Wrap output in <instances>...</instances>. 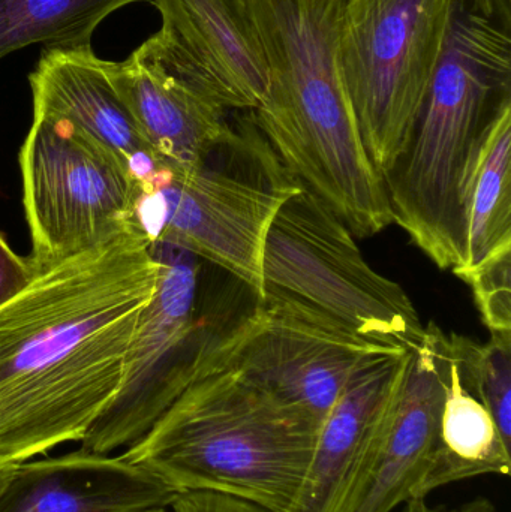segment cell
<instances>
[{
    "label": "cell",
    "mask_w": 511,
    "mask_h": 512,
    "mask_svg": "<svg viewBox=\"0 0 511 512\" xmlns=\"http://www.w3.org/2000/svg\"><path fill=\"white\" fill-rule=\"evenodd\" d=\"M144 231L39 268L0 306V465L80 442L119 390L159 264Z\"/></svg>",
    "instance_id": "1"
},
{
    "label": "cell",
    "mask_w": 511,
    "mask_h": 512,
    "mask_svg": "<svg viewBox=\"0 0 511 512\" xmlns=\"http://www.w3.org/2000/svg\"><path fill=\"white\" fill-rule=\"evenodd\" d=\"M257 303L225 331L200 375L122 456L177 493H216L267 512H290L318 426L243 364L240 351Z\"/></svg>",
    "instance_id": "2"
},
{
    "label": "cell",
    "mask_w": 511,
    "mask_h": 512,
    "mask_svg": "<svg viewBox=\"0 0 511 512\" xmlns=\"http://www.w3.org/2000/svg\"><path fill=\"white\" fill-rule=\"evenodd\" d=\"M266 56L255 110L264 137L297 179L354 237L393 224L383 176L372 164L339 60L347 0H248Z\"/></svg>",
    "instance_id": "3"
},
{
    "label": "cell",
    "mask_w": 511,
    "mask_h": 512,
    "mask_svg": "<svg viewBox=\"0 0 511 512\" xmlns=\"http://www.w3.org/2000/svg\"><path fill=\"white\" fill-rule=\"evenodd\" d=\"M300 188L248 111L201 164L155 168L144 182L141 227L152 243L218 265L261 301L267 233Z\"/></svg>",
    "instance_id": "4"
},
{
    "label": "cell",
    "mask_w": 511,
    "mask_h": 512,
    "mask_svg": "<svg viewBox=\"0 0 511 512\" xmlns=\"http://www.w3.org/2000/svg\"><path fill=\"white\" fill-rule=\"evenodd\" d=\"M311 307L365 339L416 348L426 328L407 292L375 271L354 234L302 185L276 213L263 251V300Z\"/></svg>",
    "instance_id": "5"
},
{
    "label": "cell",
    "mask_w": 511,
    "mask_h": 512,
    "mask_svg": "<svg viewBox=\"0 0 511 512\" xmlns=\"http://www.w3.org/2000/svg\"><path fill=\"white\" fill-rule=\"evenodd\" d=\"M18 165L38 270L144 231L143 180L122 156L66 123L33 114Z\"/></svg>",
    "instance_id": "6"
},
{
    "label": "cell",
    "mask_w": 511,
    "mask_h": 512,
    "mask_svg": "<svg viewBox=\"0 0 511 512\" xmlns=\"http://www.w3.org/2000/svg\"><path fill=\"white\" fill-rule=\"evenodd\" d=\"M159 264L155 295L126 355L116 396L78 444L96 454H122L137 444L200 375L225 331L237 321L200 312V258L152 243Z\"/></svg>",
    "instance_id": "7"
},
{
    "label": "cell",
    "mask_w": 511,
    "mask_h": 512,
    "mask_svg": "<svg viewBox=\"0 0 511 512\" xmlns=\"http://www.w3.org/2000/svg\"><path fill=\"white\" fill-rule=\"evenodd\" d=\"M450 0H347L339 60L381 176L410 140L446 36Z\"/></svg>",
    "instance_id": "8"
},
{
    "label": "cell",
    "mask_w": 511,
    "mask_h": 512,
    "mask_svg": "<svg viewBox=\"0 0 511 512\" xmlns=\"http://www.w3.org/2000/svg\"><path fill=\"white\" fill-rule=\"evenodd\" d=\"M398 351L405 349L365 339L311 307L266 297L240 357L255 378L320 427L363 364Z\"/></svg>",
    "instance_id": "9"
},
{
    "label": "cell",
    "mask_w": 511,
    "mask_h": 512,
    "mask_svg": "<svg viewBox=\"0 0 511 512\" xmlns=\"http://www.w3.org/2000/svg\"><path fill=\"white\" fill-rule=\"evenodd\" d=\"M447 376L446 333L431 324L423 342L408 351L350 512H392L408 499L420 498V487L441 447Z\"/></svg>",
    "instance_id": "10"
},
{
    "label": "cell",
    "mask_w": 511,
    "mask_h": 512,
    "mask_svg": "<svg viewBox=\"0 0 511 512\" xmlns=\"http://www.w3.org/2000/svg\"><path fill=\"white\" fill-rule=\"evenodd\" d=\"M104 66L158 167H194L230 137V110L180 68L158 33Z\"/></svg>",
    "instance_id": "11"
},
{
    "label": "cell",
    "mask_w": 511,
    "mask_h": 512,
    "mask_svg": "<svg viewBox=\"0 0 511 512\" xmlns=\"http://www.w3.org/2000/svg\"><path fill=\"white\" fill-rule=\"evenodd\" d=\"M180 68L227 110L258 107L269 81L248 0H152Z\"/></svg>",
    "instance_id": "12"
},
{
    "label": "cell",
    "mask_w": 511,
    "mask_h": 512,
    "mask_svg": "<svg viewBox=\"0 0 511 512\" xmlns=\"http://www.w3.org/2000/svg\"><path fill=\"white\" fill-rule=\"evenodd\" d=\"M407 354L378 355L351 376L318 427L311 463L290 512H350Z\"/></svg>",
    "instance_id": "13"
},
{
    "label": "cell",
    "mask_w": 511,
    "mask_h": 512,
    "mask_svg": "<svg viewBox=\"0 0 511 512\" xmlns=\"http://www.w3.org/2000/svg\"><path fill=\"white\" fill-rule=\"evenodd\" d=\"M179 493L122 454L81 450L18 463L0 487V512H152Z\"/></svg>",
    "instance_id": "14"
},
{
    "label": "cell",
    "mask_w": 511,
    "mask_h": 512,
    "mask_svg": "<svg viewBox=\"0 0 511 512\" xmlns=\"http://www.w3.org/2000/svg\"><path fill=\"white\" fill-rule=\"evenodd\" d=\"M29 81L33 114L66 123L122 156L143 182L158 167L92 50H44Z\"/></svg>",
    "instance_id": "15"
},
{
    "label": "cell",
    "mask_w": 511,
    "mask_h": 512,
    "mask_svg": "<svg viewBox=\"0 0 511 512\" xmlns=\"http://www.w3.org/2000/svg\"><path fill=\"white\" fill-rule=\"evenodd\" d=\"M511 107L483 135L462 191L461 256L456 276L511 248Z\"/></svg>",
    "instance_id": "16"
},
{
    "label": "cell",
    "mask_w": 511,
    "mask_h": 512,
    "mask_svg": "<svg viewBox=\"0 0 511 512\" xmlns=\"http://www.w3.org/2000/svg\"><path fill=\"white\" fill-rule=\"evenodd\" d=\"M440 438L441 447L420 487V498L455 481L510 474L511 450L501 441L488 409L465 387L450 355Z\"/></svg>",
    "instance_id": "17"
},
{
    "label": "cell",
    "mask_w": 511,
    "mask_h": 512,
    "mask_svg": "<svg viewBox=\"0 0 511 512\" xmlns=\"http://www.w3.org/2000/svg\"><path fill=\"white\" fill-rule=\"evenodd\" d=\"M135 2L152 0H0V59L32 44L90 50L99 23Z\"/></svg>",
    "instance_id": "18"
},
{
    "label": "cell",
    "mask_w": 511,
    "mask_h": 512,
    "mask_svg": "<svg viewBox=\"0 0 511 512\" xmlns=\"http://www.w3.org/2000/svg\"><path fill=\"white\" fill-rule=\"evenodd\" d=\"M446 346L465 387L488 409L501 441L511 450V336L491 334L482 345L446 334Z\"/></svg>",
    "instance_id": "19"
},
{
    "label": "cell",
    "mask_w": 511,
    "mask_h": 512,
    "mask_svg": "<svg viewBox=\"0 0 511 512\" xmlns=\"http://www.w3.org/2000/svg\"><path fill=\"white\" fill-rule=\"evenodd\" d=\"M461 279L473 289L491 334L511 336V248L489 256Z\"/></svg>",
    "instance_id": "20"
},
{
    "label": "cell",
    "mask_w": 511,
    "mask_h": 512,
    "mask_svg": "<svg viewBox=\"0 0 511 512\" xmlns=\"http://www.w3.org/2000/svg\"><path fill=\"white\" fill-rule=\"evenodd\" d=\"M36 271L38 268L30 258L15 254L0 233V306L23 291L32 282Z\"/></svg>",
    "instance_id": "21"
},
{
    "label": "cell",
    "mask_w": 511,
    "mask_h": 512,
    "mask_svg": "<svg viewBox=\"0 0 511 512\" xmlns=\"http://www.w3.org/2000/svg\"><path fill=\"white\" fill-rule=\"evenodd\" d=\"M171 512H267L249 502L207 492L179 493Z\"/></svg>",
    "instance_id": "22"
},
{
    "label": "cell",
    "mask_w": 511,
    "mask_h": 512,
    "mask_svg": "<svg viewBox=\"0 0 511 512\" xmlns=\"http://www.w3.org/2000/svg\"><path fill=\"white\" fill-rule=\"evenodd\" d=\"M401 512H497V508L488 498H474L458 507H431L426 498H413L404 502Z\"/></svg>",
    "instance_id": "23"
},
{
    "label": "cell",
    "mask_w": 511,
    "mask_h": 512,
    "mask_svg": "<svg viewBox=\"0 0 511 512\" xmlns=\"http://www.w3.org/2000/svg\"><path fill=\"white\" fill-rule=\"evenodd\" d=\"M15 465H0V487L5 484Z\"/></svg>",
    "instance_id": "24"
},
{
    "label": "cell",
    "mask_w": 511,
    "mask_h": 512,
    "mask_svg": "<svg viewBox=\"0 0 511 512\" xmlns=\"http://www.w3.org/2000/svg\"><path fill=\"white\" fill-rule=\"evenodd\" d=\"M152 512H171L170 510H159V511H152Z\"/></svg>",
    "instance_id": "25"
}]
</instances>
